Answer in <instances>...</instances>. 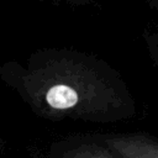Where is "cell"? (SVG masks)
<instances>
[{"mask_svg":"<svg viewBox=\"0 0 158 158\" xmlns=\"http://www.w3.org/2000/svg\"><path fill=\"white\" fill-rule=\"evenodd\" d=\"M46 100L54 109H69L78 102V94L70 86L58 84L47 91Z\"/></svg>","mask_w":158,"mask_h":158,"instance_id":"1","label":"cell"}]
</instances>
